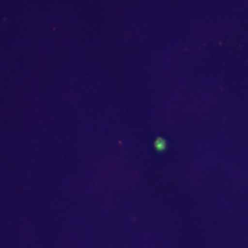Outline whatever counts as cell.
<instances>
[{"label": "cell", "mask_w": 248, "mask_h": 248, "mask_svg": "<svg viewBox=\"0 0 248 248\" xmlns=\"http://www.w3.org/2000/svg\"><path fill=\"white\" fill-rule=\"evenodd\" d=\"M155 144L158 150H164L166 148V142L164 140H158L155 142Z\"/></svg>", "instance_id": "cell-1"}]
</instances>
